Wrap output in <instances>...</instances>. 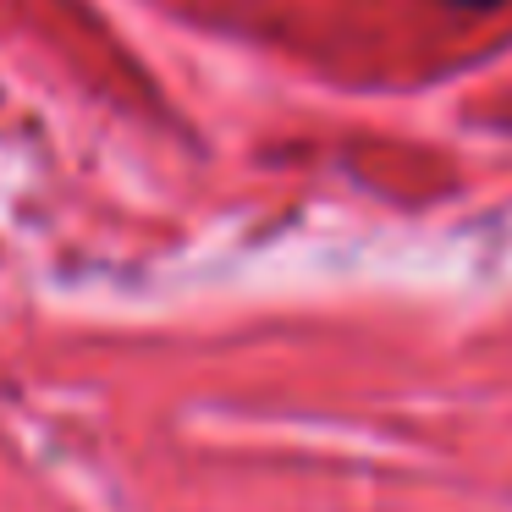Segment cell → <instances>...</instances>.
Segmentation results:
<instances>
[{
    "label": "cell",
    "mask_w": 512,
    "mask_h": 512,
    "mask_svg": "<svg viewBox=\"0 0 512 512\" xmlns=\"http://www.w3.org/2000/svg\"><path fill=\"white\" fill-rule=\"evenodd\" d=\"M452 6H496V0H452Z\"/></svg>",
    "instance_id": "obj_1"
}]
</instances>
